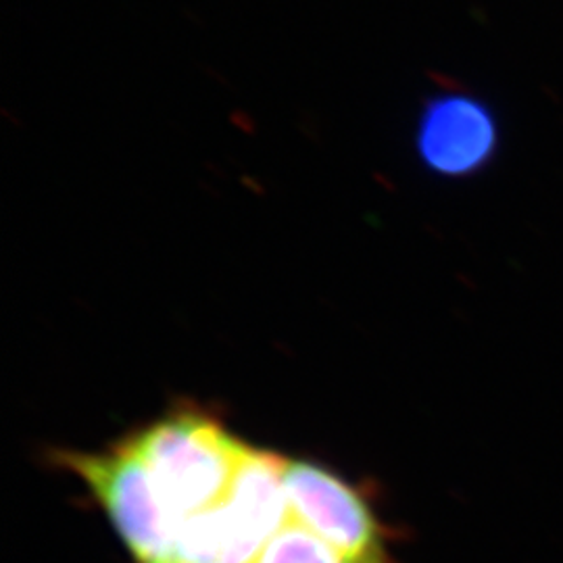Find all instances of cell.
I'll use <instances>...</instances> for the list:
<instances>
[{
    "instance_id": "obj_2",
    "label": "cell",
    "mask_w": 563,
    "mask_h": 563,
    "mask_svg": "<svg viewBox=\"0 0 563 563\" xmlns=\"http://www.w3.org/2000/svg\"><path fill=\"white\" fill-rule=\"evenodd\" d=\"M51 462L80 478L136 563H172L180 523L163 505L132 437L102 451L57 449Z\"/></svg>"
},
{
    "instance_id": "obj_1",
    "label": "cell",
    "mask_w": 563,
    "mask_h": 563,
    "mask_svg": "<svg viewBox=\"0 0 563 563\" xmlns=\"http://www.w3.org/2000/svg\"><path fill=\"white\" fill-rule=\"evenodd\" d=\"M167 511L181 523L228 499L246 444L216 416L178 407L132 434Z\"/></svg>"
},
{
    "instance_id": "obj_6",
    "label": "cell",
    "mask_w": 563,
    "mask_h": 563,
    "mask_svg": "<svg viewBox=\"0 0 563 563\" xmlns=\"http://www.w3.org/2000/svg\"><path fill=\"white\" fill-rule=\"evenodd\" d=\"M257 563H393L384 560H353L342 555L334 547L323 543L311 530L295 522L290 516L280 530L265 544Z\"/></svg>"
},
{
    "instance_id": "obj_5",
    "label": "cell",
    "mask_w": 563,
    "mask_h": 563,
    "mask_svg": "<svg viewBox=\"0 0 563 563\" xmlns=\"http://www.w3.org/2000/svg\"><path fill=\"white\" fill-rule=\"evenodd\" d=\"M267 543L225 499L180 523L172 563H257Z\"/></svg>"
},
{
    "instance_id": "obj_3",
    "label": "cell",
    "mask_w": 563,
    "mask_h": 563,
    "mask_svg": "<svg viewBox=\"0 0 563 563\" xmlns=\"http://www.w3.org/2000/svg\"><path fill=\"white\" fill-rule=\"evenodd\" d=\"M288 516L353 560H384L386 534L362 493L322 465L288 460L284 467Z\"/></svg>"
},
{
    "instance_id": "obj_4",
    "label": "cell",
    "mask_w": 563,
    "mask_h": 563,
    "mask_svg": "<svg viewBox=\"0 0 563 563\" xmlns=\"http://www.w3.org/2000/svg\"><path fill=\"white\" fill-rule=\"evenodd\" d=\"M499 121L490 107L463 90H444L423 104L416 148L426 169L443 178L484 172L499 151Z\"/></svg>"
}]
</instances>
